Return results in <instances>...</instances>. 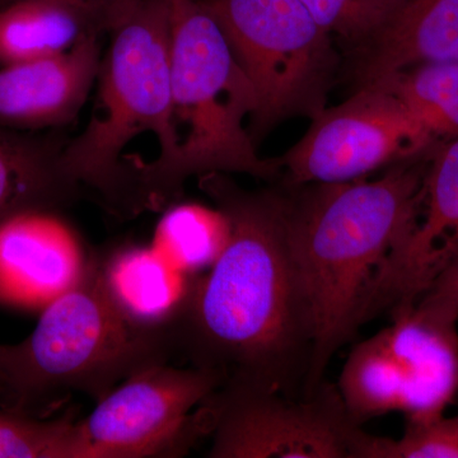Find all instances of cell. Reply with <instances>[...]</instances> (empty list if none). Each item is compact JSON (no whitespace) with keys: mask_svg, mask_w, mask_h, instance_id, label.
Here are the masks:
<instances>
[{"mask_svg":"<svg viewBox=\"0 0 458 458\" xmlns=\"http://www.w3.org/2000/svg\"><path fill=\"white\" fill-rule=\"evenodd\" d=\"M198 185L227 216L229 238L194 280L177 324L179 357L221 376V387L309 394L312 318L282 186L247 190L221 172Z\"/></svg>","mask_w":458,"mask_h":458,"instance_id":"obj_1","label":"cell"},{"mask_svg":"<svg viewBox=\"0 0 458 458\" xmlns=\"http://www.w3.org/2000/svg\"><path fill=\"white\" fill-rule=\"evenodd\" d=\"M391 165L381 177L280 186L286 225L313 327L307 394L335 352L364 325V311L388 259L411 236L430 153Z\"/></svg>","mask_w":458,"mask_h":458,"instance_id":"obj_2","label":"cell"},{"mask_svg":"<svg viewBox=\"0 0 458 458\" xmlns=\"http://www.w3.org/2000/svg\"><path fill=\"white\" fill-rule=\"evenodd\" d=\"M172 0H140L111 35L98 74V113L63 147V171L114 216L143 210L135 174L174 161L180 135L171 82Z\"/></svg>","mask_w":458,"mask_h":458,"instance_id":"obj_3","label":"cell"},{"mask_svg":"<svg viewBox=\"0 0 458 458\" xmlns=\"http://www.w3.org/2000/svg\"><path fill=\"white\" fill-rule=\"evenodd\" d=\"M179 357L176 328L141 327L108 294L101 260L57 295L31 335L0 344V408L44 418L69 393L101 401L138 370Z\"/></svg>","mask_w":458,"mask_h":458,"instance_id":"obj_4","label":"cell"},{"mask_svg":"<svg viewBox=\"0 0 458 458\" xmlns=\"http://www.w3.org/2000/svg\"><path fill=\"white\" fill-rule=\"evenodd\" d=\"M171 82L174 125L185 131L171 164L135 174L144 210L164 209L190 177L212 172L282 180L280 158H261L243 125L258 110L254 84L199 0H172Z\"/></svg>","mask_w":458,"mask_h":458,"instance_id":"obj_5","label":"cell"},{"mask_svg":"<svg viewBox=\"0 0 458 458\" xmlns=\"http://www.w3.org/2000/svg\"><path fill=\"white\" fill-rule=\"evenodd\" d=\"M199 2L254 84L259 105L249 132L255 144L284 120H312L327 108L342 60L333 36L302 0Z\"/></svg>","mask_w":458,"mask_h":458,"instance_id":"obj_6","label":"cell"},{"mask_svg":"<svg viewBox=\"0 0 458 458\" xmlns=\"http://www.w3.org/2000/svg\"><path fill=\"white\" fill-rule=\"evenodd\" d=\"M354 346L339 393L357 423L390 412L408 419L445 414L458 394L457 322L414 304Z\"/></svg>","mask_w":458,"mask_h":458,"instance_id":"obj_7","label":"cell"},{"mask_svg":"<svg viewBox=\"0 0 458 458\" xmlns=\"http://www.w3.org/2000/svg\"><path fill=\"white\" fill-rule=\"evenodd\" d=\"M212 370L155 364L123 379L78 423L89 458L182 456L212 434Z\"/></svg>","mask_w":458,"mask_h":458,"instance_id":"obj_8","label":"cell"},{"mask_svg":"<svg viewBox=\"0 0 458 458\" xmlns=\"http://www.w3.org/2000/svg\"><path fill=\"white\" fill-rule=\"evenodd\" d=\"M214 411L213 458H369L375 436L352 418L336 385L288 396L219 387Z\"/></svg>","mask_w":458,"mask_h":458,"instance_id":"obj_9","label":"cell"},{"mask_svg":"<svg viewBox=\"0 0 458 458\" xmlns=\"http://www.w3.org/2000/svg\"><path fill=\"white\" fill-rule=\"evenodd\" d=\"M437 143L396 96L378 86L361 87L313 117L306 134L280 157V183L364 179L424 155Z\"/></svg>","mask_w":458,"mask_h":458,"instance_id":"obj_10","label":"cell"},{"mask_svg":"<svg viewBox=\"0 0 458 458\" xmlns=\"http://www.w3.org/2000/svg\"><path fill=\"white\" fill-rule=\"evenodd\" d=\"M458 256V137L433 148L417 227L379 274L364 324L409 309Z\"/></svg>","mask_w":458,"mask_h":458,"instance_id":"obj_11","label":"cell"},{"mask_svg":"<svg viewBox=\"0 0 458 458\" xmlns=\"http://www.w3.org/2000/svg\"><path fill=\"white\" fill-rule=\"evenodd\" d=\"M101 63L99 38H89L59 55L0 66V128L40 131L73 122Z\"/></svg>","mask_w":458,"mask_h":458,"instance_id":"obj_12","label":"cell"},{"mask_svg":"<svg viewBox=\"0 0 458 458\" xmlns=\"http://www.w3.org/2000/svg\"><path fill=\"white\" fill-rule=\"evenodd\" d=\"M77 238L55 212H26L0 225V301L51 302L82 276Z\"/></svg>","mask_w":458,"mask_h":458,"instance_id":"obj_13","label":"cell"},{"mask_svg":"<svg viewBox=\"0 0 458 458\" xmlns=\"http://www.w3.org/2000/svg\"><path fill=\"white\" fill-rule=\"evenodd\" d=\"M346 55L355 89L415 66L458 62V0H406Z\"/></svg>","mask_w":458,"mask_h":458,"instance_id":"obj_14","label":"cell"},{"mask_svg":"<svg viewBox=\"0 0 458 458\" xmlns=\"http://www.w3.org/2000/svg\"><path fill=\"white\" fill-rule=\"evenodd\" d=\"M116 26L96 0H13L0 7V66L59 55Z\"/></svg>","mask_w":458,"mask_h":458,"instance_id":"obj_15","label":"cell"},{"mask_svg":"<svg viewBox=\"0 0 458 458\" xmlns=\"http://www.w3.org/2000/svg\"><path fill=\"white\" fill-rule=\"evenodd\" d=\"M108 294L141 327L176 328L191 294L194 276L157 249L129 247L101 260Z\"/></svg>","mask_w":458,"mask_h":458,"instance_id":"obj_16","label":"cell"},{"mask_svg":"<svg viewBox=\"0 0 458 458\" xmlns=\"http://www.w3.org/2000/svg\"><path fill=\"white\" fill-rule=\"evenodd\" d=\"M62 144L18 137L0 128V225L26 212H55L82 188L63 171Z\"/></svg>","mask_w":458,"mask_h":458,"instance_id":"obj_17","label":"cell"},{"mask_svg":"<svg viewBox=\"0 0 458 458\" xmlns=\"http://www.w3.org/2000/svg\"><path fill=\"white\" fill-rule=\"evenodd\" d=\"M228 238L227 216L216 205H174L157 225L156 249L174 267L194 276L212 267Z\"/></svg>","mask_w":458,"mask_h":458,"instance_id":"obj_18","label":"cell"},{"mask_svg":"<svg viewBox=\"0 0 458 458\" xmlns=\"http://www.w3.org/2000/svg\"><path fill=\"white\" fill-rule=\"evenodd\" d=\"M369 86L396 96L434 140L458 137V62L415 66Z\"/></svg>","mask_w":458,"mask_h":458,"instance_id":"obj_19","label":"cell"},{"mask_svg":"<svg viewBox=\"0 0 458 458\" xmlns=\"http://www.w3.org/2000/svg\"><path fill=\"white\" fill-rule=\"evenodd\" d=\"M0 458H89L78 423L0 408Z\"/></svg>","mask_w":458,"mask_h":458,"instance_id":"obj_20","label":"cell"},{"mask_svg":"<svg viewBox=\"0 0 458 458\" xmlns=\"http://www.w3.org/2000/svg\"><path fill=\"white\" fill-rule=\"evenodd\" d=\"M346 53L375 35L406 0H302Z\"/></svg>","mask_w":458,"mask_h":458,"instance_id":"obj_21","label":"cell"},{"mask_svg":"<svg viewBox=\"0 0 458 458\" xmlns=\"http://www.w3.org/2000/svg\"><path fill=\"white\" fill-rule=\"evenodd\" d=\"M369 458H458V415L408 419L401 438L375 436Z\"/></svg>","mask_w":458,"mask_h":458,"instance_id":"obj_22","label":"cell"},{"mask_svg":"<svg viewBox=\"0 0 458 458\" xmlns=\"http://www.w3.org/2000/svg\"><path fill=\"white\" fill-rule=\"evenodd\" d=\"M415 304L438 318L458 321V256Z\"/></svg>","mask_w":458,"mask_h":458,"instance_id":"obj_23","label":"cell"},{"mask_svg":"<svg viewBox=\"0 0 458 458\" xmlns=\"http://www.w3.org/2000/svg\"><path fill=\"white\" fill-rule=\"evenodd\" d=\"M11 2H13V0H0V7ZM96 2L104 5L110 12L116 20L117 25H119L123 18L129 16V13L135 8L140 0H96Z\"/></svg>","mask_w":458,"mask_h":458,"instance_id":"obj_24","label":"cell"}]
</instances>
